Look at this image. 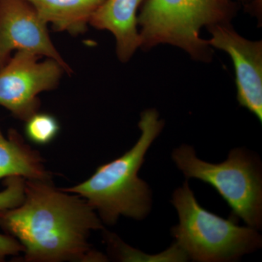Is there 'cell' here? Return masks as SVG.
Wrapping results in <instances>:
<instances>
[{
  "instance_id": "obj_1",
  "label": "cell",
  "mask_w": 262,
  "mask_h": 262,
  "mask_svg": "<svg viewBox=\"0 0 262 262\" xmlns=\"http://www.w3.org/2000/svg\"><path fill=\"white\" fill-rule=\"evenodd\" d=\"M0 227L23 247L24 261H106L89 243L103 222L84 198L52 179L27 180L24 201L0 213Z\"/></svg>"
},
{
  "instance_id": "obj_2",
  "label": "cell",
  "mask_w": 262,
  "mask_h": 262,
  "mask_svg": "<svg viewBox=\"0 0 262 262\" xmlns=\"http://www.w3.org/2000/svg\"><path fill=\"white\" fill-rule=\"evenodd\" d=\"M163 126L156 110H145L139 122L140 138L131 149L100 165L87 180L63 190L84 198L104 225H115L120 216L144 220L151 210V194L149 185L139 178V171Z\"/></svg>"
},
{
  "instance_id": "obj_3",
  "label": "cell",
  "mask_w": 262,
  "mask_h": 262,
  "mask_svg": "<svg viewBox=\"0 0 262 262\" xmlns=\"http://www.w3.org/2000/svg\"><path fill=\"white\" fill-rule=\"evenodd\" d=\"M171 202L179 215V224L171 231L175 244L192 261H233L261 247L257 229L241 227L234 215L226 220L207 211L187 181L173 192Z\"/></svg>"
},
{
  "instance_id": "obj_4",
  "label": "cell",
  "mask_w": 262,
  "mask_h": 262,
  "mask_svg": "<svg viewBox=\"0 0 262 262\" xmlns=\"http://www.w3.org/2000/svg\"><path fill=\"white\" fill-rule=\"evenodd\" d=\"M235 11L230 0H146L137 23L140 47L173 45L194 59L208 61L210 46L200 37L202 27L229 23Z\"/></svg>"
},
{
  "instance_id": "obj_5",
  "label": "cell",
  "mask_w": 262,
  "mask_h": 262,
  "mask_svg": "<svg viewBox=\"0 0 262 262\" xmlns=\"http://www.w3.org/2000/svg\"><path fill=\"white\" fill-rule=\"evenodd\" d=\"M172 159L187 179L209 184L232 208L234 216L248 227L259 229L262 222V179L258 162L242 149H234L225 161L207 163L191 146L183 144Z\"/></svg>"
},
{
  "instance_id": "obj_6",
  "label": "cell",
  "mask_w": 262,
  "mask_h": 262,
  "mask_svg": "<svg viewBox=\"0 0 262 262\" xmlns=\"http://www.w3.org/2000/svg\"><path fill=\"white\" fill-rule=\"evenodd\" d=\"M27 51L15 52L0 70V106L15 118L27 121L39 112V95L58 87L67 73L56 60Z\"/></svg>"
},
{
  "instance_id": "obj_7",
  "label": "cell",
  "mask_w": 262,
  "mask_h": 262,
  "mask_svg": "<svg viewBox=\"0 0 262 262\" xmlns=\"http://www.w3.org/2000/svg\"><path fill=\"white\" fill-rule=\"evenodd\" d=\"M47 25L26 0H0V70L13 52L27 51L56 60L71 75L72 68L52 42Z\"/></svg>"
},
{
  "instance_id": "obj_8",
  "label": "cell",
  "mask_w": 262,
  "mask_h": 262,
  "mask_svg": "<svg viewBox=\"0 0 262 262\" xmlns=\"http://www.w3.org/2000/svg\"><path fill=\"white\" fill-rule=\"evenodd\" d=\"M210 46L228 53L235 69L237 100L262 121V43L248 40L229 23L208 27Z\"/></svg>"
},
{
  "instance_id": "obj_9",
  "label": "cell",
  "mask_w": 262,
  "mask_h": 262,
  "mask_svg": "<svg viewBox=\"0 0 262 262\" xmlns=\"http://www.w3.org/2000/svg\"><path fill=\"white\" fill-rule=\"evenodd\" d=\"M144 1L105 0L90 20V25L95 28L113 33L116 39L117 56L122 62L130 60L140 47L136 13Z\"/></svg>"
},
{
  "instance_id": "obj_10",
  "label": "cell",
  "mask_w": 262,
  "mask_h": 262,
  "mask_svg": "<svg viewBox=\"0 0 262 262\" xmlns=\"http://www.w3.org/2000/svg\"><path fill=\"white\" fill-rule=\"evenodd\" d=\"M20 177L27 180L52 179L45 160L27 144L21 134L11 128L5 135L0 127V180Z\"/></svg>"
},
{
  "instance_id": "obj_11",
  "label": "cell",
  "mask_w": 262,
  "mask_h": 262,
  "mask_svg": "<svg viewBox=\"0 0 262 262\" xmlns=\"http://www.w3.org/2000/svg\"><path fill=\"white\" fill-rule=\"evenodd\" d=\"M39 16L57 32L78 35L105 0H26Z\"/></svg>"
},
{
  "instance_id": "obj_12",
  "label": "cell",
  "mask_w": 262,
  "mask_h": 262,
  "mask_svg": "<svg viewBox=\"0 0 262 262\" xmlns=\"http://www.w3.org/2000/svg\"><path fill=\"white\" fill-rule=\"evenodd\" d=\"M104 231L105 241L110 252L122 261H186L189 259L182 249L173 244L171 247L158 254L147 255L130 247L117 235Z\"/></svg>"
},
{
  "instance_id": "obj_13",
  "label": "cell",
  "mask_w": 262,
  "mask_h": 262,
  "mask_svg": "<svg viewBox=\"0 0 262 262\" xmlns=\"http://www.w3.org/2000/svg\"><path fill=\"white\" fill-rule=\"evenodd\" d=\"M26 122L25 134L27 139L38 145L50 144L59 134V122L51 114L38 112Z\"/></svg>"
},
{
  "instance_id": "obj_14",
  "label": "cell",
  "mask_w": 262,
  "mask_h": 262,
  "mask_svg": "<svg viewBox=\"0 0 262 262\" xmlns=\"http://www.w3.org/2000/svg\"><path fill=\"white\" fill-rule=\"evenodd\" d=\"M26 179L10 177L4 179L5 188L0 192V213L18 206L24 201Z\"/></svg>"
},
{
  "instance_id": "obj_15",
  "label": "cell",
  "mask_w": 262,
  "mask_h": 262,
  "mask_svg": "<svg viewBox=\"0 0 262 262\" xmlns=\"http://www.w3.org/2000/svg\"><path fill=\"white\" fill-rule=\"evenodd\" d=\"M23 247L14 237L7 234L0 233V261L8 256H17L23 253Z\"/></svg>"
}]
</instances>
